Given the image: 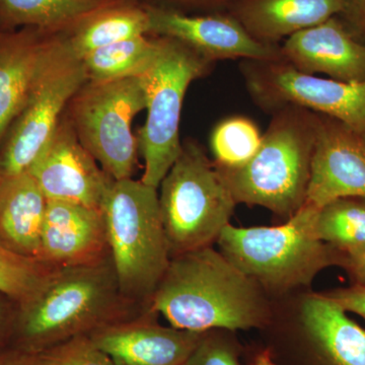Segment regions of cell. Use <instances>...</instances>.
I'll list each match as a JSON object with an SVG mask.
<instances>
[{"mask_svg":"<svg viewBox=\"0 0 365 365\" xmlns=\"http://www.w3.org/2000/svg\"><path fill=\"white\" fill-rule=\"evenodd\" d=\"M110 256L101 209L69 201L48 200L39 261L49 268L86 265Z\"/></svg>","mask_w":365,"mask_h":365,"instance_id":"9a60e30c","label":"cell"},{"mask_svg":"<svg viewBox=\"0 0 365 365\" xmlns=\"http://www.w3.org/2000/svg\"><path fill=\"white\" fill-rule=\"evenodd\" d=\"M319 115L297 106L274 112L248 162L218 167L237 204L262 206L289 218L304 205Z\"/></svg>","mask_w":365,"mask_h":365,"instance_id":"3957f363","label":"cell"},{"mask_svg":"<svg viewBox=\"0 0 365 365\" xmlns=\"http://www.w3.org/2000/svg\"><path fill=\"white\" fill-rule=\"evenodd\" d=\"M50 269L0 244V294L16 304H23L35 294Z\"/></svg>","mask_w":365,"mask_h":365,"instance_id":"484cf974","label":"cell"},{"mask_svg":"<svg viewBox=\"0 0 365 365\" xmlns=\"http://www.w3.org/2000/svg\"><path fill=\"white\" fill-rule=\"evenodd\" d=\"M143 311L120 292L111 256L86 265L51 268L35 294L18 304L14 349L40 354Z\"/></svg>","mask_w":365,"mask_h":365,"instance_id":"7a4b0ae2","label":"cell"},{"mask_svg":"<svg viewBox=\"0 0 365 365\" xmlns=\"http://www.w3.org/2000/svg\"><path fill=\"white\" fill-rule=\"evenodd\" d=\"M49 36L37 28L0 32V146L25 105Z\"/></svg>","mask_w":365,"mask_h":365,"instance_id":"ac0fdd59","label":"cell"},{"mask_svg":"<svg viewBox=\"0 0 365 365\" xmlns=\"http://www.w3.org/2000/svg\"><path fill=\"white\" fill-rule=\"evenodd\" d=\"M126 0H0V32L37 28L58 33Z\"/></svg>","mask_w":365,"mask_h":365,"instance_id":"7402d4cb","label":"cell"},{"mask_svg":"<svg viewBox=\"0 0 365 365\" xmlns=\"http://www.w3.org/2000/svg\"><path fill=\"white\" fill-rule=\"evenodd\" d=\"M162 6L170 7L176 11H201L203 14L227 13L235 0H158Z\"/></svg>","mask_w":365,"mask_h":365,"instance_id":"4dcf8cb0","label":"cell"},{"mask_svg":"<svg viewBox=\"0 0 365 365\" xmlns=\"http://www.w3.org/2000/svg\"><path fill=\"white\" fill-rule=\"evenodd\" d=\"M86 83L83 61L63 34L50 33L28 98L0 146V176L29 172L51 140L66 106Z\"/></svg>","mask_w":365,"mask_h":365,"instance_id":"52a82bcc","label":"cell"},{"mask_svg":"<svg viewBox=\"0 0 365 365\" xmlns=\"http://www.w3.org/2000/svg\"><path fill=\"white\" fill-rule=\"evenodd\" d=\"M61 33L74 54L81 59L106 46L150 35V16L146 4L126 0L91 14Z\"/></svg>","mask_w":365,"mask_h":365,"instance_id":"44dd1931","label":"cell"},{"mask_svg":"<svg viewBox=\"0 0 365 365\" xmlns=\"http://www.w3.org/2000/svg\"><path fill=\"white\" fill-rule=\"evenodd\" d=\"M0 365H40L38 354L13 349L0 353Z\"/></svg>","mask_w":365,"mask_h":365,"instance_id":"836d02e7","label":"cell"},{"mask_svg":"<svg viewBox=\"0 0 365 365\" xmlns=\"http://www.w3.org/2000/svg\"><path fill=\"white\" fill-rule=\"evenodd\" d=\"M103 213L120 292L131 304L148 309L172 259L158 189L132 178L114 181Z\"/></svg>","mask_w":365,"mask_h":365,"instance_id":"5b68a950","label":"cell"},{"mask_svg":"<svg viewBox=\"0 0 365 365\" xmlns=\"http://www.w3.org/2000/svg\"><path fill=\"white\" fill-rule=\"evenodd\" d=\"M346 313L359 314L365 321V287L352 285L324 294Z\"/></svg>","mask_w":365,"mask_h":365,"instance_id":"f546056e","label":"cell"},{"mask_svg":"<svg viewBox=\"0 0 365 365\" xmlns=\"http://www.w3.org/2000/svg\"><path fill=\"white\" fill-rule=\"evenodd\" d=\"M182 365H240V362L235 346L225 336L210 331Z\"/></svg>","mask_w":365,"mask_h":365,"instance_id":"83f0119b","label":"cell"},{"mask_svg":"<svg viewBox=\"0 0 365 365\" xmlns=\"http://www.w3.org/2000/svg\"><path fill=\"white\" fill-rule=\"evenodd\" d=\"M9 297L0 294V346L9 337H13L16 309H11V304L6 302Z\"/></svg>","mask_w":365,"mask_h":365,"instance_id":"d6a6232c","label":"cell"},{"mask_svg":"<svg viewBox=\"0 0 365 365\" xmlns=\"http://www.w3.org/2000/svg\"><path fill=\"white\" fill-rule=\"evenodd\" d=\"M47 199L29 172L0 179V244L39 261Z\"/></svg>","mask_w":365,"mask_h":365,"instance_id":"d6986e66","label":"cell"},{"mask_svg":"<svg viewBox=\"0 0 365 365\" xmlns=\"http://www.w3.org/2000/svg\"><path fill=\"white\" fill-rule=\"evenodd\" d=\"M150 35L170 38L215 63L217 60H282L280 45L252 37L228 13L190 14L146 4Z\"/></svg>","mask_w":365,"mask_h":365,"instance_id":"8fae6325","label":"cell"},{"mask_svg":"<svg viewBox=\"0 0 365 365\" xmlns=\"http://www.w3.org/2000/svg\"><path fill=\"white\" fill-rule=\"evenodd\" d=\"M158 188L172 257L212 246L237 206L215 163L195 141L182 143L179 157Z\"/></svg>","mask_w":365,"mask_h":365,"instance_id":"8992f818","label":"cell"},{"mask_svg":"<svg viewBox=\"0 0 365 365\" xmlns=\"http://www.w3.org/2000/svg\"><path fill=\"white\" fill-rule=\"evenodd\" d=\"M38 356L40 365H116L88 336L66 341Z\"/></svg>","mask_w":365,"mask_h":365,"instance_id":"4316f807","label":"cell"},{"mask_svg":"<svg viewBox=\"0 0 365 365\" xmlns=\"http://www.w3.org/2000/svg\"><path fill=\"white\" fill-rule=\"evenodd\" d=\"M280 48L283 60L297 71L347 83L365 81V44L337 16L290 36Z\"/></svg>","mask_w":365,"mask_h":365,"instance_id":"2e32d148","label":"cell"},{"mask_svg":"<svg viewBox=\"0 0 365 365\" xmlns=\"http://www.w3.org/2000/svg\"><path fill=\"white\" fill-rule=\"evenodd\" d=\"M337 18L355 39L365 44V0H343Z\"/></svg>","mask_w":365,"mask_h":365,"instance_id":"f1b7e54d","label":"cell"},{"mask_svg":"<svg viewBox=\"0 0 365 365\" xmlns=\"http://www.w3.org/2000/svg\"><path fill=\"white\" fill-rule=\"evenodd\" d=\"M254 365H278L276 362H274L272 356H271L270 351L266 350L259 353L257 355L256 359L254 360Z\"/></svg>","mask_w":365,"mask_h":365,"instance_id":"e575fe53","label":"cell"},{"mask_svg":"<svg viewBox=\"0 0 365 365\" xmlns=\"http://www.w3.org/2000/svg\"><path fill=\"white\" fill-rule=\"evenodd\" d=\"M261 131L253 120L227 118L216 125L210 135V148L218 167L232 168L248 162L260 148Z\"/></svg>","mask_w":365,"mask_h":365,"instance_id":"d4e9b609","label":"cell"},{"mask_svg":"<svg viewBox=\"0 0 365 365\" xmlns=\"http://www.w3.org/2000/svg\"><path fill=\"white\" fill-rule=\"evenodd\" d=\"M262 290L209 246L172 257L148 309L180 330H250L270 318Z\"/></svg>","mask_w":365,"mask_h":365,"instance_id":"6da1fadb","label":"cell"},{"mask_svg":"<svg viewBox=\"0 0 365 365\" xmlns=\"http://www.w3.org/2000/svg\"><path fill=\"white\" fill-rule=\"evenodd\" d=\"M158 36L143 35L106 46L81 58L88 81L140 78L160 51Z\"/></svg>","mask_w":365,"mask_h":365,"instance_id":"603a6c76","label":"cell"},{"mask_svg":"<svg viewBox=\"0 0 365 365\" xmlns=\"http://www.w3.org/2000/svg\"><path fill=\"white\" fill-rule=\"evenodd\" d=\"M0 179H1V176H0Z\"/></svg>","mask_w":365,"mask_h":365,"instance_id":"d590c367","label":"cell"},{"mask_svg":"<svg viewBox=\"0 0 365 365\" xmlns=\"http://www.w3.org/2000/svg\"><path fill=\"white\" fill-rule=\"evenodd\" d=\"M318 115L306 203L321 208L346 197L365 198V130Z\"/></svg>","mask_w":365,"mask_h":365,"instance_id":"4fadbf2b","label":"cell"},{"mask_svg":"<svg viewBox=\"0 0 365 365\" xmlns=\"http://www.w3.org/2000/svg\"><path fill=\"white\" fill-rule=\"evenodd\" d=\"M146 105L141 78L88 81L69 103L67 117L79 140L114 181L135 170L139 144L132 122Z\"/></svg>","mask_w":365,"mask_h":365,"instance_id":"9c48e42d","label":"cell"},{"mask_svg":"<svg viewBox=\"0 0 365 365\" xmlns=\"http://www.w3.org/2000/svg\"><path fill=\"white\" fill-rule=\"evenodd\" d=\"M341 268L349 274L353 285L365 287V246L342 254Z\"/></svg>","mask_w":365,"mask_h":365,"instance_id":"1f68e13d","label":"cell"},{"mask_svg":"<svg viewBox=\"0 0 365 365\" xmlns=\"http://www.w3.org/2000/svg\"><path fill=\"white\" fill-rule=\"evenodd\" d=\"M240 69L252 100L269 114L297 106L365 130V81L319 78L283 59L242 60Z\"/></svg>","mask_w":365,"mask_h":365,"instance_id":"30bf717a","label":"cell"},{"mask_svg":"<svg viewBox=\"0 0 365 365\" xmlns=\"http://www.w3.org/2000/svg\"><path fill=\"white\" fill-rule=\"evenodd\" d=\"M157 316L146 309L88 337L116 365H182L207 332L163 326Z\"/></svg>","mask_w":365,"mask_h":365,"instance_id":"5bb4252c","label":"cell"},{"mask_svg":"<svg viewBox=\"0 0 365 365\" xmlns=\"http://www.w3.org/2000/svg\"><path fill=\"white\" fill-rule=\"evenodd\" d=\"M160 39L157 58L140 76L148 95V119L138 135L144 160L141 181L155 189L181 153L180 121L187 90L213 64L176 40Z\"/></svg>","mask_w":365,"mask_h":365,"instance_id":"ba28073f","label":"cell"},{"mask_svg":"<svg viewBox=\"0 0 365 365\" xmlns=\"http://www.w3.org/2000/svg\"><path fill=\"white\" fill-rule=\"evenodd\" d=\"M317 237L341 254L365 246V198L346 197L319 208Z\"/></svg>","mask_w":365,"mask_h":365,"instance_id":"cb8c5ba5","label":"cell"},{"mask_svg":"<svg viewBox=\"0 0 365 365\" xmlns=\"http://www.w3.org/2000/svg\"><path fill=\"white\" fill-rule=\"evenodd\" d=\"M29 173L47 200L69 201L103 210L112 179L62 117L51 140Z\"/></svg>","mask_w":365,"mask_h":365,"instance_id":"7c38bea8","label":"cell"},{"mask_svg":"<svg viewBox=\"0 0 365 365\" xmlns=\"http://www.w3.org/2000/svg\"><path fill=\"white\" fill-rule=\"evenodd\" d=\"M343 0H235L227 13L266 44L279 45L290 36L337 16Z\"/></svg>","mask_w":365,"mask_h":365,"instance_id":"e0dca14e","label":"cell"},{"mask_svg":"<svg viewBox=\"0 0 365 365\" xmlns=\"http://www.w3.org/2000/svg\"><path fill=\"white\" fill-rule=\"evenodd\" d=\"M319 208L304 205L275 227L228 225L218 237V251L262 289L287 292L307 287L324 269L341 267L342 254L316 234Z\"/></svg>","mask_w":365,"mask_h":365,"instance_id":"277c9868","label":"cell"},{"mask_svg":"<svg viewBox=\"0 0 365 365\" xmlns=\"http://www.w3.org/2000/svg\"><path fill=\"white\" fill-rule=\"evenodd\" d=\"M302 326L324 365H365V329L324 294L302 304Z\"/></svg>","mask_w":365,"mask_h":365,"instance_id":"ffe728a7","label":"cell"}]
</instances>
